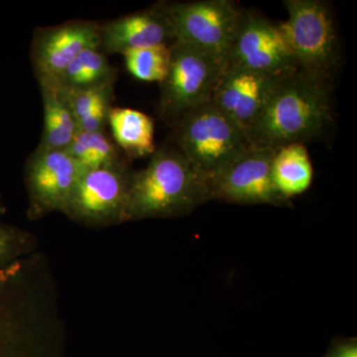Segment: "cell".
Instances as JSON below:
<instances>
[{"label":"cell","instance_id":"obj_3","mask_svg":"<svg viewBox=\"0 0 357 357\" xmlns=\"http://www.w3.org/2000/svg\"><path fill=\"white\" fill-rule=\"evenodd\" d=\"M173 126L175 146L206 181L253 146L245 129L211 102L185 112Z\"/></svg>","mask_w":357,"mask_h":357},{"label":"cell","instance_id":"obj_21","mask_svg":"<svg viewBox=\"0 0 357 357\" xmlns=\"http://www.w3.org/2000/svg\"><path fill=\"white\" fill-rule=\"evenodd\" d=\"M114 89L107 91L98 102L93 105V109L86 115L81 123L77 126L79 131L83 132H105V126L109 121V114L112 109Z\"/></svg>","mask_w":357,"mask_h":357},{"label":"cell","instance_id":"obj_1","mask_svg":"<svg viewBox=\"0 0 357 357\" xmlns=\"http://www.w3.org/2000/svg\"><path fill=\"white\" fill-rule=\"evenodd\" d=\"M332 121L330 84L297 70L282 77L248 134L253 146L278 150L317 139Z\"/></svg>","mask_w":357,"mask_h":357},{"label":"cell","instance_id":"obj_17","mask_svg":"<svg viewBox=\"0 0 357 357\" xmlns=\"http://www.w3.org/2000/svg\"><path fill=\"white\" fill-rule=\"evenodd\" d=\"M116 72L107 55L100 48H89L68 66L55 83L49 84L61 89H84L114 82Z\"/></svg>","mask_w":357,"mask_h":357},{"label":"cell","instance_id":"obj_8","mask_svg":"<svg viewBox=\"0 0 357 357\" xmlns=\"http://www.w3.org/2000/svg\"><path fill=\"white\" fill-rule=\"evenodd\" d=\"M227 66L272 76L299 70L280 24L260 14L245 11L227 57Z\"/></svg>","mask_w":357,"mask_h":357},{"label":"cell","instance_id":"obj_12","mask_svg":"<svg viewBox=\"0 0 357 357\" xmlns=\"http://www.w3.org/2000/svg\"><path fill=\"white\" fill-rule=\"evenodd\" d=\"M282 77L225 66L210 102L248 132Z\"/></svg>","mask_w":357,"mask_h":357},{"label":"cell","instance_id":"obj_11","mask_svg":"<svg viewBox=\"0 0 357 357\" xmlns=\"http://www.w3.org/2000/svg\"><path fill=\"white\" fill-rule=\"evenodd\" d=\"M100 29L95 21L75 20L37 30L31 60L39 84L55 83L82 52L100 48Z\"/></svg>","mask_w":357,"mask_h":357},{"label":"cell","instance_id":"obj_5","mask_svg":"<svg viewBox=\"0 0 357 357\" xmlns=\"http://www.w3.org/2000/svg\"><path fill=\"white\" fill-rule=\"evenodd\" d=\"M165 79L160 83L159 114L173 122L185 112L211 102L225 62L201 49L174 41Z\"/></svg>","mask_w":357,"mask_h":357},{"label":"cell","instance_id":"obj_4","mask_svg":"<svg viewBox=\"0 0 357 357\" xmlns=\"http://www.w3.org/2000/svg\"><path fill=\"white\" fill-rule=\"evenodd\" d=\"M288 20L281 23L298 69L331 84L340 67V49L330 6L321 0H286Z\"/></svg>","mask_w":357,"mask_h":357},{"label":"cell","instance_id":"obj_9","mask_svg":"<svg viewBox=\"0 0 357 357\" xmlns=\"http://www.w3.org/2000/svg\"><path fill=\"white\" fill-rule=\"evenodd\" d=\"M84 171L67 150L37 147L25 164L28 218L62 213Z\"/></svg>","mask_w":357,"mask_h":357},{"label":"cell","instance_id":"obj_16","mask_svg":"<svg viewBox=\"0 0 357 357\" xmlns=\"http://www.w3.org/2000/svg\"><path fill=\"white\" fill-rule=\"evenodd\" d=\"M43 100V130L40 148L67 150L79 132L77 122L61 95L53 84H39Z\"/></svg>","mask_w":357,"mask_h":357},{"label":"cell","instance_id":"obj_10","mask_svg":"<svg viewBox=\"0 0 357 357\" xmlns=\"http://www.w3.org/2000/svg\"><path fill=\"white\" fill-rule=\"evenodd\" d=\"M276 150L252 146L208 181L211 199L241 204L286 206L272 178Z\"/></svg>","mask_w":357,"mask_h":357},{"label":"cell","instance_id":"obj_20","mask_svg":"<svg viewBox=\"0 0 357 357\" xmlns=\"http://www.w3.org/2000/svg\"><path fill=\"white\" fill-rule=\"evenodd\" d=\"M36 245L34 234L0 223V267L31 252Z\"/></svg>","mask_w":357,"mask_h":357},{"label":"cell","instance_id":"obj_18","mask_svg":"<svg viewBox=\"0 0 357 357\" xmlns=\"http://www.w3.org/2000/svg\"><path fill=\"white\" fill-rule=\"evenodd\" d=\"M67 151L84 171L122 161L114 142L105 132L79 131Z\"/></svg>","mask_w":357,"mask_h":357},{"label":"cell","instance_id":"obj_14","mask_svg":"<svg viewBox=\"0 0 357 357\" xmlns=\"http://www.w3.org/2000/svg\"><path fill=\"white\" fill-rule=\"evenodd\" d=\"M107 124L115 142L129 158H142L156 151L154 122L147 114L128 107H112Z\"/></svg>","mask_w":357,"mask_h":357},{"label":"cell","instance_id":"obj_7","mask_svg":"<svg viewBox=\"0 0 357 357\" xmlns=\"http://www.w3.org/2000/svg\"><path fill=\"white\" fill-rule=\"evenodd\" d=\"M166 8L174 41L191 45L227 62L245 11L229 0L176 2L166 3Z\"/></svg>","mask_w":357,"mask_h":357},{"label":"cell","instance_id":"obj_15","mask_svg":"<svg viewBox=\"0 0 357 357\" xmlns=\"http://www.w3.org/2000/svg\"><path fill=\"white\" fill-rule=\"evenodd\" d=\"M271 170L275 187L287 199L306 192L312 182L314 169L304 144L276 150Z\"/></svg>","mask_w":357,"mask_h":357},{"label":"cell","instance_id":"obj_6","mask_svg":"<svg viewBox=\"0 0 357 357\" xmlns=\"http://www.w3.org/2000/svg\"><path fill=\"white\" fill-rule=\"evenodd\" d=\"M132 176L123 161L84 171L63 215L96 229L124 223Z\"/></svg>","mask_w":357,"mask_h":357},{"label":"cell","instance_id":"obj_19","mask_svg":"<svg viewBox=\"0 0 357 357\" xmlns=\"http://www.w3.org/2000/svg\"><path fill=\"white\" fill-rule=\"evenodd\" d=\"M170 46L157 45L126 52L123 57L126 69L140 81L162 83L170 67Z\"/></svg>","mask_w":357,"mask_h":357},{"label":"cell","instance_id":"obj_2","mask_svg":"<svg viewBox=\"0 0 357 357\" xmlns=\"http://www.w3.org/2000/svg\"><path fill=\"white\" fill-rule=\"evenodd\" d=\"M210 199L208 181L180 150L161 147L146 168L133 173L124 222L181 217Z\"/></svg>","mask_w":357,"mask_h":357},{"label":"cell","instance_id":"obj_22","mask_svg":"<svg viewBox=\"0 0 357 357\" xmlns=\"http://www.w3.org/2000/svg\"><path fill=\"white\" fill-rule=\"evenodd\" d=\"M330 357H357V345L354 342L340 345Z\"/></svg>","mask_w":357,"mask_h":357},{"label":"cell","instance_id":"obj_13","mask_svg":"<svg viewBox=\"0 0 357 357\" xmlns=\"http://www.w3.org/2000/svg\"><path fill=\"white\" fill-rule=\"evenodd\" d=\"M100 33V50L105 55H123L134 49L171 45L175 40L166 3L103 23Z\"/></svg>","mask_w":357,"mask_h":357},{"label":"cell","instance_id":"obj_23","mask_svg":"<svg viewBox=\"0 0 357 357\" xmlns=\"http://www.w3.org/2000/svg\"><path fill=\"white\" fill-rule=\"evenodd\" d=\"M6 211V206H4L3 201H2L1 196H0V215H3Z\"/></svg>","mask_w":357,"mask_h":357}]
</instances>
